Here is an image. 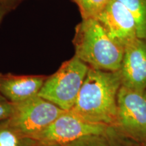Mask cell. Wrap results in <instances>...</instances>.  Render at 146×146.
Masks as SVG:
<instances>
[{"mask_svg": "<svg viewBox=\"0 0 146 146\" xmlns=\"http://www.w3.org/2000/svg\"><path fill=\"white\" fill-rule=\"evenodd\" d=\"M121 85L119 71L89 67L75 104L69 111L92 123L108 127L118 124L117 97Z\"/></svg>", "mask_w": 146, "mask_h": 146, "instance_id": "cell-1", "label": "cell"}, {"mask_svg": "<svg viewBox=\"0 0 146 146\" xmlns=\"http://www.w3.org/2000/svg\"><path fill=\"white\" fill-rule=\"evenodd\" d=\"M74 44V56L90 68L109 72L121 68L124 48L110 37L96 18L83 19L76 27Z\"/></svg>", "mask_w": 146, "mask_h": 146, "instance_id": "cell-2", "label": "cell"}, {"mask_svg": "<svg viewBox=\"0 0 146 146\" xmlns=\"http://www.w3.org/2000/svg\"><path fill=\"white\" fill-rule=\"evenodd\" d=\"M89 69L88 65L74 56L64 63L57 72L46 78L37 96L64 110H70L76 101Z\"/></svg>", "mask_w": 146, "mask_h": 146, "instance_id": "cell-3", "label": "cell"}, {"mask_svg": "<svg viewBox=\"0 0 146 146\" xmlns=\"http://www.w3.org/2000/svg\"><path fill=\"white\" fill-rule=\"evenodd\" d=\"M13 104V112L6 121L23 135L32 139L66 112L37 95Z\"/></svg>", "mask_w": 146, "mask_h": 146, "instance_id": "cell-4", "label": "cell"}, {"mask_svg": "<svg viewBox=\"0 0 146 146\" xmlns=\"http://www.w3.org/2000/svg\"><path fill=\"white\" fill-rule=\"evenodd\" d=\"M108 127L86 121L70 111H66L33 139L45 146L69 143L87 137L103 135Z\"/></svg>", "mask_w": 146, "mask_h": 146, "instance_id": "cell-5", "label": "cell"}, {"mask_svg": "<svg viewBox=\"0 0 146 146\" xmlns=\"http://www.w3.org/2000/svg\"><path fill=\"white\" fill-rule=\"evenodd\" d=\"M118 125L139 141L146 142V94L121 85L117 97Z\"/></svg>", "mask_w": 146, "mask_h": 146, "instance_id": "cell-6", "label": "cell"}, {"mask_svg": "<svg viewBox=\"0 0 146 146\" xmlns=\"http://www.w3.org/2000/svg\"><path fill=\"white\" fill-rule=\"evenodd\" d=\"M96 19L101 23L110 37L123 48L137 38L132 15L117 0H110Z\"/></svg>", "mask_w": 146, "mask_h": 146, "instance_id": "cell-7", "label": "cell"}, {"mask_svg": "<svg viewBox=\"0 0 146 146\" xmlns=\"http://www.w3.org/2000/svg\"><path fill=\"white\" fill-rule=\"evenodd\" d=\"M119 72L123 86L145 92L146 41L137 37L126 45Z\"/></svg>", "mask_w": 146, "mask_h": 146, "instance_id": "cell-8", "label": "cell"}, {"mask_svg": "<svg viewBox=\"0 0 146 146\" xmlns=\"http://www.w3.org/2000/svg\"><path fill=\"white\" fill-rule=\"evenodd\" d=\"M46 78L43 76H16L0 74V95L12 103L36 96Z\"/></svg>", "mask_w": 146, "mask_h": 146, "instance_id": "cell-9", "label": "cell"}, {"mask_svg": "<svg viewBox=\"0 0 146 146\" xmlns=\"http://www.w3.org/2000/svg\"><path fill=\"white\" fill-rule=\"evenodd\" d=\"M128 9L136 25L137 35L146 41V0H117Z\"/></svg>", "mask_w": 146, "mask_h": 146, "instance_id": "cell-10", "label": "cell"}, {"mask_svg": "<svg viewBox=\"0 0 146 146\" xmlns=\"http://www.w3.org/2000/svg\"><path fill=\"white\" fill-rule=\"evenodd\" d=\"M36 143L33 139L18 132L6 120L0 123V146H35Z\"/></svg>", "mask_w": 146, "mask_h": 146, "instance_id": "cell-11", "label": "cell"}, {"mask_svg": "<svg viewBox=\"0 0 146 146\" xmlns=\"http://www.w3.org/2000/svg\"><path fill=\"white\" fill-rule=\"evenodd\" d=\"M79 8L83 19L96 18L110 0H73Z\"/></svg>", "mask_w": 146, "mask_h": 146, "instance_id": "cell-12", "label": "cell"}, {"mask_svg": "<svg viewBox=\"0 0 146 146\" xmlns=\"http://www.w3.org/2000/svg\"><path fill=\"white\" fill-rule=\"evenodd\" d=\"M14 104L0 95V123L8 119L13 112Z\"/></svg>", "mask_w": 146, "mask_h": 146, "instance_id": "cell-13", "label": "cell"}, {"mask_svg": "<svg viewBox=\"0 0 146 146\" xmlns=\"http://www.w3.org/2000/svg\"><path fill=\"white\" fill-rule=\"evenodd\" d=\"M15 1L16 0H0V3L2 5V6L6 10L12 6Z\"/></svg>", "mask_w": 146, "mask_h": 146, "instance_id": "cell-14", "label": "cell"}, {"mask_svg": "<svg viewBox=\"0 0 146 146\" xmlns=\"http://www.w3.org/2000/svg\"><path fill=\"white\" fill-rule=\"evenodd\" d=\"M5 8L2 6V5L0 3V24L1 23V22L3 21V16H4L5 14Z\"/></svg>", "mask_w": 146, "mask_h": 146, "instance_id": "cell-15", "label": "cell"}, {"mask_svg": "<svg viewBox=\"0 0 146 146\" xmlns=\"http://www.w3.org/2000/svg\"><path fill=\"white\" fill-rule=\"evenodd\" d=\"M145 94H146V91H145Z\"/></svg>", "mask_w": 146, "mask_h": 146, "instance_id": "cell-16", "label": "cell"}]
</instances>
